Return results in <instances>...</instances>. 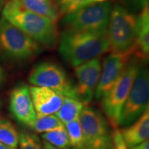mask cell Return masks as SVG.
Instances as JSON below:
<instances>
[{
  "label": "cell",
  "instance_id": "cell-1",
  "mask_svg": "<svg viewBox=\"0 0 149 149\" xmlns=\"http://www.w3.org/2000/svg\"><path fill=\"white\" fill-rule=\"evenodd\" d=\"M2 17L24 32L42 47L52 50L58 46L57 23L23 8L18 0H8L2 9Z\"/></svg>",
  "mask_w": 149,
  "mask_h": 149
},
{
  "label": "cell",
  "instance_id": "cell-2",
  "mask_svg": "<svg viewBox=\"0 0 149 149\" xmlns=\"http://www.w3.org/2000/svg\"><path fill=\"white\" fill-rule=\"evenodd\" d=\"M59 52L66 62L76 67L109 51L106 32H60Z\"/></svg>",
  "mask_w": 149,
  "mask_h": 149
},
{
  "label": "cell",
  "instance_id": "cell-3",
  "mask_svg": "<svg viewBox=\"0 0 149 149\" xmlns=\"http://www.w3.org/2000/svg\"><path fill=\"white\" fill-rule=\"evenodd\" d=\"M138 14L127 10L119 3L112 6L106 36L109 51L133 54L138 34Z\"/></svg>",
  "mask_w": 149,
  "mask_h": 149
},
{
  "label": "cell",
  "instance_id": "cell-4",
  "mask_svg": "<svg viewBox=\"0 0 149 149\" xmlns=\"http://www.w3.org/2000/svg\"><path fill=\"white\" fill-rule=\"evenodd\" d=\"M144 61L133 54L126 64L118 80L101 100V107L109 124L113 129L118 127L120 114L132 88L141 63Z\"/></svg>",
  "mask_w": 149,
  "mask_h": 149
},
{
  "label": "cell",
  "instance_id": "cell-5",
  "mask_svg": "<svg viewBox=\"0 0 149 149\" xmlns=\"http://www.w3.org/2000/svg\"><path fill=\"white\" fill-rule=\"evenodd\" d=\"M42 47L3 17L0 19V56L14 62L36 57Z\"/></svg>",
  "mask_w": 149,
  "mask_h": 149
},
{
  "label": "cell",
  "instance_id": "cell-6",
  "mask_svg": "<svg viewBox=\"0 0 149 149\" xmlns=\"http://www.w3.org/2000/svg\"><path fill=\"white\" fill-rule=\"evenodd\" d=\"M111 9L109 1L91 3L64 16L61 26L72 32H106Z\"/></svg>",
  "mask_w": 149,
  "mask_h": 149
},
{
  "label": "cell",
  "instance_id": "cell-7",
  "mask_svg": "<svg viewBox=\"0 0 149 149\" xmlns=\"http://www.w3.org/2000/svg\"><path fill=\"white\" fill-rule=\"evenodd\" d=\"M79 121L84 136L83 149H114L109 124L102 113L85 105Z\"/></svg>",
  "mask_w": 149,
  "mask_h": 149
},
{
  "label": "cell",
  "instance_id": "cell-8",
  "mask_svg": "<svg viewBox=\"0 0 149 149\" xmlns=\"http://www.w3.org/2000/svg\"><path fill=\"white\" fill-rule=\"evenodd\" d=\"M33 86L45 87L63 97L78 99L76 88L65 70L52 61H43L36 65L28 75Z\"/></svg>",
  "mask_w": 149,
  "mask_h": 149
},
{
  "label": "cell",
  "instance_id": "cell-9",
  "mask_svg": "<svg viewBox=\"0 0 149 149\" xmlns=\"http://www.w3.org/2000/svg\"><path fill=\"white\" fill-rule=\"evenodd\" d=\"M149 72L146 61H143L129 91L120 114L118 126L128 127L134 123L148 106Z\"/></svg>",
  "mask_w": 149,
  "mask_h": 149
},
{
  "label": "cell",
  "instance_id": "cell-10",
  "mask_svg": "<svg viewBox=\"0 0 149 149\" xmlns=\"http://www.w3.org/2000/svg\"><path fill=\"white\" fill-rule=\"evenodd\" d=\"M132 55L131 53L112 52L104 59L100 80L95 92L97 100H101L111 90L122 74L128 59Z\"/></svg>",
  "mask_w": 149,
  "mask_h": 149
},
{
  "label": "cell",
  "instance_id": "cell-11",
  "mask_svg": "<svg viewBox=\"0 0 149 149\" xmlns=\"http://www.w3.org/2000/svg\"><path fill=\"white\" fill-rule=\"evenodd\" d=\"M74 68L77 80L75 88L78 99L85 105H88L93 100L100 80L101 61L100 58L92 59Z\"/></svg>",
  "mask_w": 149,
  "mask_h": 149
},
{
  "label": "cell",
  "instance_id": "cell-12",
  "mask_svg": "<svg viewBox=\"0 0 149 149\" xmlns=\"http://www.w3.org/2000/svg\"><path fill=\"white\" fill-rule=\"evenodd\" d=\"M9 109L12 116L19 123L31 127L37 118L29 86L21 83L11 91Z\"/></svg>",
  "mask_w": 149,
  "mask_h": 149
},
{
  "label": "cell",
  "instance_id": "cell-13",
  "mask_svg": "<svg viewBox=\"0 0 149 149\" xmlns=\"http://www.w3.org/2000/svg\"><path fill=\"white\" fill-rule=\"evenodd\" d=\"M29 91L37 115L55 114L64 100L63 96L45 87L32 85Z\"/></svg>",
  "mask_w": 149,
  "mask_h": 149
},
{
  "label": "cell",
  "instance_id": "cell-14",
  "mask_svg": "<svg viewBox=\"0 0 149 149\" xmlns=\"http://www.w3.org/2000/svg\"><path fill=\"white\" fill-rule=\"evenodd\" d=\"M121 136L128 148L148 140L149 109H148L140 117L128 127L119 129Z\"/></svg>",
  "mask_w": 149,
  "mask_h": 149
},
{
  "label": "cell",
  "instance_id": "cell-15",
  "mask_svg": "<svg viewBox=\"0 0 149 149\" xmlns=\"http://www.w3.org/2000/svg\"><path fill=\"white\" fill-rule=\"evenodd\" d=\"M139 27L133 54L142 61H148L149 55V6L144 7L138 14Z\"/></svg>",
  "mask_w": 149,
  "mask_h": 149
},
{
  "label": "cell",
  "instance_id": "cell-16",
  "mask_svg": "<svg viewBox=\"0 0 149 149\" xmlns=\"http://www.w3.org/2000/svg\"><path fill=\"white\" fill-rule=\"evenodd\" d=\"M23 8L38 15L46 17L52 21L58 22L61 15L53 0H18Z\"/></svg>",
  "mask_w": 149,
  "mask_h": 149
},
{
  "label": "cell",
  "instance_id": "cell-17",
  "mask_svg": "<svg viewBox=\"0 0 149 149\" xmlns=\"http://www.w3.org/2000/svg\"><path fill=\"white\" fill-rule=\"evenodd\" d=\"M85 105L79 100L64 97L61 108L55 114L63 124L78 118L80 112Z\"/></svg>",
  "mask_w": 149,
  "mask_h": 149
},
{
  "label": "cell",
  "instance_id": "cell-18",
  "mask_svg": "<svg viewBox=\"0 0 149 149\" xmlns=\"http://www.w3.org/2000/svg\"><path fill=\"white\" fill-rule=\"evenodd\" d=\"M19 133L10 120L0 118V143L5 144L12 148L18 146Z\"/></svg>",
  "mask_w": 149,
  "mask_h": 149
},
{
  "label": "cell",
  "instance_id": "cell-19",
  "mask_svg": "<svg viewBox=\"0 0 149 149\" xmlns=\"http://www.w3.org/2000/svg\"><path fill=\"white\" fill-rule=\"evenodd\" d=\"M42 139L60 149H69L70 148L69 136L64 124L42 133Z\"/></svg>",
  "mask_w": 149,
  "mask_h": 149
},
{
  "label": "cell",
  "instance_id": "cell-20",
  "mask_svg": "<svg viewBox=\"0 0 149 149\" xmlns=\"http://www.w3.org/2000/svg\"><path fill=\"white\" fill-rule=\"evenodd\" d=\"M63 125L56 114L37 115L35 121L30 128L38 133H44Z\"/></svg>",
  "mask_w": 149,
  "mask_h": 149
},
{
  "label": "cell",
  "instance_id": "cell-21",
  "mask_svg": "<svg viewBox=\"0 0 149 149\" xmlns=\"http://www.w3.org/2000/svg\"><path fill=\"white\" fill-rule=\"evenodd\" d=\"M64 125L69 136L70 148L73 149H83L84 136L80 127L79 118L73 121L66 123Z\"/></svg>",
  "mask_w": 149,
  "mask_h": 149
},
{
  "label": "cell",
  "instance_id": "cell-22",
  "mask_svg": "<svg viewBox=\"0 0 149 149\" xmlns=\"http://www.w3.org/2000/svg\"><path fill=\"white\" fill-rule=\"evenodd\" d=\"M61 17L65 16L85 6L91 4V0H53Z\"/></svg>",
  "mask_w": 149,
  "mask_h": 149
},
{
  "label": "cell",
  "instance_id": "cell-23",
  "mask_svg": "<svg viewBox=\"0 0 149 149\" xmlns=\"http://www.w3.org/2000/svg\"><path fill=\"white\" fill-rule=\"evenodd\" d=\"M18 145L20 149H43L41 140L37 134L27 132L19 133Z\"/></svg>",
  "mask_w": 149,
  "mask_h": 149
},
{
  "label": "cell",
  "instance_id": "cell-24",
  "mask_svg": "<svg viewBox=\"0 0 149 149\" xmlns=\"http://www.w3.org/2000/svg\"><path fill=\"white\" fill-rule=\"evenodd\" d=\"M149 0H119V4L131 13H139L146 5L148 4Z\"/></svg>",
  "mask_w": 149,
  "mask_h": 149
},
{
  "label": "cell",
  "instance_id": "cell-25",
  "mask_svg": "<svg viewBox=\"0 0 149 149\" xmlns=\"http://www.w3.org/2000/svg\"><path fill=\"white\" fill-rule=\"evenodd\" d=\"M112 138H113L114 149H128L123 139L119 129L116 128L113 130V132L112 133Z\"/></svg>",
  "mask_w": 149,
  "mask_h": 149
},
{
  "label": "cell",
  "instance_id": "cell-26",
  "mask_svg": "<svg viewBox=\"0 0 149 149\" xmlns=\"http://www.w3.org/2000/svg\"><path fill=\"white\" fill-rule=\"evenodd\" d=\"M128 149H149V141L146 140L143 143L138 144L136 146H133V147Z\"/></svg>",
  "mask_w": 149,
  "mask_h": 149
},
{
  "label": "cell",
  "instance_id": "cell-27",
  "mask_svg": "<svg viewBox=\"0 0 149 149\" xmlns=\"http://www.w3.org/2000/svg\"><path fill=\"white\" fill-rule=\"evenodd\" d=\"M42 148L43 149H60L56 147H55L53 145L50 144L49 143H47V141H44L43 140L42 142Z\"/></svg>",
  "mask_w": 149,
  "mask_h": 149
},
{
  "label": "cell",
  "instance_id": "cell-28",
  "mask_svg": "<svg viewBox=\"0 0 149 149\" xmlns=\"http://www.w3.org/2000/svg\"><path fill=\"white\" fill-rule=\"evenodd\" d=\"M4 80H5V71L3 68L0 65V86L3 83Z\"/></svg>",
  "mask_w": 149,
  "mask_h": 149
},
{
  "label": "cell",
  "instance_id": "cell-29",
  "mask_svg": "<svg viewBox=\"0 0 149 149\" xmlns=\"http://www.w3.org/2000/svg\"><path fill=\"white\" fill-rule=\"evenodd\" d=\"M0 149H13V148H12L8 147V146H7V145H5V144L0 143Z\"/></svg>",
  "mask_w": 149,
  "mask_h": 149
},
{
  "label": "cell",
  "instance_id": "cell-30",
  "mask_svg": "<svg viewBox=\"0 0 149 149\" xmlns=\"http://www.w3.org/2000/svg\"><path fill=\"white\" fill-rule=\"evenodd\" d=\"M6 2H7V0H0V12L3 9V6L6 3Z\"/></svg>",
  "mask_w": 149,
  "mask_h": 149
},
{
  "label": "cell",
  "instance_id": "cell-31",
  "mask_svg": "<svg viewBox=\"0 0 149 149\" xmlns=\"http://www.w3.org/2000/svg\"><path fill=\"white\" fill-rule=\"evenodd\" d=\"M107 0H91L92 3H103V2H106Z\"/></svg>",
  "mask_w": 149,
  "mask_h": 149
},
{
  "label": "cell",
  "instance_id": "cell-32",
  "mask_svg": "<svg viewBox=\"0 0 149 149\" xmlns=\"http://www.w3.org/2000/svg\"><path fill=\"white\" fill-rule=\"evenodd\" d=\"M13 149H17V148H13Z\"/></svg>",
  "mask_w": 149,
  "mask_h": 149
},
{
  "label": "cell",
  "instance_id": "cell-33",
  "mask_svg": "<svg viewBox=\"0 0 149 149\" xmlns=\"http://www.w3.org/2000/svg\"><path fill=\"white\" fill-rule=\"evenodd\" d=\"M7 1H8V0H7Z\"/></svg>",
  "mask_w": 149,
  "mask_h": 149
}]
</instances>
